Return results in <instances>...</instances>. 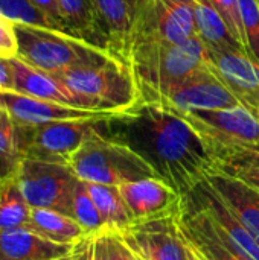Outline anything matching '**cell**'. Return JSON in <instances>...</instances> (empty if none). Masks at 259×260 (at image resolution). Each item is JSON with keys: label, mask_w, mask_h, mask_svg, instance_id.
<instances>
[{"label": "cell", "mask_w": 259, "mask_h": 260, "mask_svg": "<svg viewBox=\"0 0 259 260\" xmlns=\"http://www.w3.org/2000/svg\"><path fill=\"white\" fill-rule=\"evenodd\" d=\"M102 134L140 155L180 195L215 171L214 157L194 126L159 102L140 101L101 122Z\"/></svg>", "instance_id": "6da1fadb"}, {"label": "cell", "mask_w": 259, "mask_h": 260, "mask_svg": "<svg viewBox=\"0 0 259 260\" xmlns=\"http://www.w3.org/2000/svg\"><path fill=\"white\" fill-rule=\"evenodd\" d=\"M15 34L18 43L17 58L52 75L76 67L98 66L118 58L107 49L49 27L15 23Z\"/></svg>", "instance_id": "7a4b0ae2"}, {"label": "cell", "mask_w": 259, "mask_h": 260, "mask_svg": "<svg viewBox=\"0 0 259 260\" xmlns=\"http://www.w3.org/2000/svg\"><path fill=\"white\" fill-rule=\"evenodd\" d=\"M127 61L143 94L160 91L206 67V47L197 37L182 43H140L130 49Z\"/></svg>", "instance_id": "3957f363"}, {"label": "cell", "mask_w": 259, "mask_h": 260, "mask_svg": "<svg viewBox=\"0 0 259 260\" xmlns=\"http://www.w3.org/2000/svg\"><path fill=\"white\" fill-rule=\"evenodd\" d=\"M67 166L82 181L118 187L157 177L154 169L133 149L102 134L101 125L69 158Z\"/></svg>", "instance_id": "277c9868"}, {"label": "cell", "mask_w": 259, "mask_h": 260, "mask_svg": "<svg viewBox=\"0 0 259 260\" xmlns=\"http://www.w3.org/2000/svg\"><path fill=\"white\" fill-rule=\"evenodd\" d=\"M55 76L76 94L90 101L98 111L122 113L140 102L134 72L121 58H113L98 66L70 69Z\"/></svg>", "instance_id": "5b68a950"}, {"label": "cell", "mask_w": 259, "mask_h": 260, "mask_svg": "<svg viewBox=\"0 0 259 260\" xmlns=\"http://www.w3.org/2000/svg\"><path fill=\"white\" fill-rule=\"evenodd\" d=\"M15 180L32 209H50L73 218V197L79 178L67 165L23 158Z\"/></svg>", "instance_id": "8992f818"}, {"label": "cell", "mask_w": 259, "mask_h": 260, "mask_svg": "<svg viewBox=\"0 0 259 260\" xmlns=\"http://www.w3.org/2000/svg\"><path fill=\"white\" fill-rule=\"evenodd\" d=\"M180 116L202 136L211 154L221 149L259 151V117L244 105L194 111Z\"/></svg>", "instance_id": "52a82bcc"}, {"label": "cell", "mask_w": 259, "mask_h": 260, "mask_svg": "<svg viewBox=\"0 0 259 260\" xmlns=\"http://www.w3.org/2000/svg\"><path fill=\"white\" fill-rule=\"evenodd\" d=\"M102 119L60 120L34 126L17 125L21 154L24 158L67 165L81 145L99 129Z\"/></svg>", "instance_id": "ba28073f"}, {"label": "cell", "mask_w": 259, "mask_h": 260, "mask_svg": "<svg viewBox=\"0 0 259 260\" xmlns=\"http://www.w3.org/2000/svg\"><path fill=\"white\" fill-rule=\"evenodd\" d=\"M140 101L159 102L179 114L241 105L232 91L208 67L197 70L160 91L143 93L140 94Z\"/></svg>", "instance_id": "9c48e42d"}, {"label": "cell", "mask_w": 259, "mask_h": 260, "mask_svg": "<svg viewBox=\"0 0 259 260\" xmlns=\"http://www.w3.org/2000/svg\"><path fill=\"white\" fill-rule=\"evenodd\" d=\"M194 37L191 0H143L130 49L140 43H182Z\"/></svg>", "instance_id": "30bf717a"}, {"label": "cell", "mask_w": 259, "mask_h": 260, "mask_svg": "<svg viewBox=\"0 0 259 260\" xmlns=\"http://www.w3.org/2000/svg\"><path fill=\"white\" fill-rule=\"evenodd\" d=\"M177 216L137 221L114 233L121 236L139 259L194 260L180 235Z\"/></svg>", "instance_id": "8fae6325"}, {"label": "cell", "mask_w": 259, "mask_h": 260, "mask_svg": "<svg viewBox=\"0 0 259 260\" xmlns=\"http://www.w3.org/2000/svg\"><path fill=\"white\" fill-rule=\"evenodd\" d=\"M206 67L250 111H259V58L246 47L229 50L206 49Z\"/></svg>", "instance_id": "7c38bea8"}, {"label": "cell", "mask_w": 259, "mask_h": 260, "mask_svg": "<svg viewBox=\"0 0 259 260\" xmlns=\"http://www.w3.org/2000/svg\"><path fill=\"white\" fill-rule=\"evenodd\" d=\"M183 197H186L209 218L215 233L231 248L241 253L247 259L259 260V242L229 210V207L223 203L217 190L209 184L206 178Z\"/></svg>", "instance_id": "4fadbf2b"}, {"label": "cell", "mask_w": 259, "mask_h": 260, "mask_svg": "<svg viewBox=\"0 0 259 260\" xmlns=\"http://www.w3.org/2000/svg\"><path fill=\"white\" fill-rule=\"evenodd\" d=\"M0 108L6 111L15 125L34 126L60 120H82V119H102L116 113H104L69 107L38 98H32L14 90L0 91Z\"/></svg>", "instance_id": "5bb4252c"}, {"label": "cell", "mask_w": 259, "mask_h": 260, "mask_svg": "<svg viewBox=\"0 0 259 260\" xmlns=\"http://www.w3.org/2000/svg\"><path fill=\"white\" fill-rule=\"evenodd\" d=\"M177 225L186 247L197 260H250L231 248L215 233L209 218L183 195Z\"/></svg>", "instance_id": "9a60e30c"}, {"label": "cell", "mask_w": 259, "mask_h": 260, "mask_svg": "<svg viewBox=\"0 0 259 260\" xmlns=\"http://www.w3.org/2000/svg\"><path fill=\"white\" fill-rule=\"evenodd\" d=\"M119 190L134 222L177 216L180 213L182 195L157 177L125 183L119 186Z\"/></svg>", "instance_id": "2e32d148"}, {"label": "cell", "mask_w": 259, "mask_h": 260, "mask_svg": "<svg viewBox=\"0 0 259 260\" xmlns=\"http://www.w3.org/2000/svg\"><path fill=\"white\" fill-rule=\"evenodd\" d=\"M142 3L143 0H93L107 49L124 61L128 56Z\"/></svg>", "instance_id": "e0dca14e"}, {"label": "cell", "mask_w": 259, "mask_h": 260, "mask_svg": "<svg viewBox=\"0 0 259 260\" xmlns=\"http://www.w3.org/2000/svg\"><path fill=\"white\" fill-rule=\"evenodd\" d=\"M11 64L14 70V91L69 107L98 111L90 101L70 90L58 76L35 69L17 56L11 59Z\"/></svg>", "instance_id": "ac0fdd59"}, {"label": "cell", "mask_w": 259, "mask_h": 260, "mask_svg": "<svg viewBox=\"0 0 259 260\" xmlns=\"http://www.w3.org/2000/svg\"><path fill=\"white\" fill-rule=\"evenodd\" d=\"M206 180L237 219L259 242V190L218 171L208 174Z\"/></svg>", "instance_id": "d6986e66"}, {"label": "cell", "mask_w": 259, "mask_h": 260, "mask_svg": "<svg viewBox=\"0 0 259 260\" xmlns=\"http://www.w3.org/2000/svg\"><path fill=\"white\" fill-rule=\"evenodd\" d=\"M73 244H61L29 230L0 232V260H60Z\"/></svg>", "instance_id": "ffe728a7"}, {"label": "cell", "mask_w": 259, "mask_h": 260, "mask_svg": "<svg viewBox=\"0 0 259 260\" xmlns=\"http://www.w3.org/2000/svg\"><path fill=\"white\" fill-rule=\"evenodd\" d=\"M195 24V37L211 50H229L244 47L232 34L226 20L206 0H191Z\"/></svg>", "instance_id": "44dd1931"}, {"label": "cell", "mask_w": 259, "mask_h": 260, "mask_svg": "<svg viewBox=\"0 0 259 260\" xmlns=\"http://www.w3.org/2000/svg\"><path fill=\"white\" fill-rule=\"evenodd\" d=\"M60 5L69 34L98 47L107 49L105 40L99 29L93 0H60Z\"/></svg>", "instance_id": "7402d4cb"}, {"label": "cell", "mask_w": 259, "mask_h": 260, "mask_svg": "<svg viewBox=\"0 0 259 260\" xmlns=\"http://www.w3.org/2000/svg\"><path fill=\"white\" fill-rule=\"evenodd\" d=\"M84 183L105 222L107 232H121L122 229L134 222L131 212L118 186H107L87 181Z\"/></svg>", "instance_id": "603a6c76"}, {"label": "cell", "mask_w": 259, "mask_h": 260, "mask_svg": "<svg viewBox=\"0 0 259 260\" xmlns=\"http://www.w3.org/2000/svg\"><path fill=\"white\" fill-rule=\"evenodd\" d=\"M31 232L61 244H75L85 235L75 218L50 209L31 210Z\"/></svg>", "instance_id": "cb8c5ba5"}, {"label": "cell", "mask_w": 259, "mask_h": 260, "mask_svg": "<svg viewBox=\"0 0 259 260\" xmlns=\"http://www.w3.org/2000/svg\"><path fill=\"white\" fill-rule=\"evenodd\" d=\"M31 210L15 178L0 181V232H31Z\"/></svg>", "instance_id": "d4e9b609"}, {"label": "cell", "mask_w": 259, "mask_h": 260, "mask_svg": "<svg viewBox=\"0 0 259 260\" xmlns=\"http://www.w3.org/2000/svg\"><path fill=\"white\" fill-rule=\"evenodd\" d=\"M215 171L238 178L259 190V152L250 149L215 151Z\"/></svg>", "instance_id": "484cf974"}, {"label": "cell", "mask_w": 259, "mask_h": 260, "mask_svg": "<svg viewBox=\"0 0 259 260\" xmlns=\"http://www.w3.org/2000/svg\"><path fill=\"white\" fill-rule=\"evenodd\" d=\"M23 158L17 125L11 116L0 108V181L15 178Z\"/></svg>", "instance_id": "4316f807"}, {"label": "cell", "mask_w": 259, "mask_h": 260, "mask_svg": "<svg viewBox=\"0 0 259 260\" xmlns=\"http://www.w3.org/2000/svg\"><path fill=\"white\" fill-rule=\"evenodd\" d=\"M73 218L82 227L85 235H104L107 233L105 222L92 200L85 183L82 180L78 181L73 197Z\"/></svg>", "instance_id": "83f0119b"}, {"label": "cell", "mask_w": 259, "mask_h": 260, "mask_svg": "<svg viewBox=\"0 0 259 260\" xmlns=\"http://www.w3.org/2000/svg\"><path fill=\"white\" fill-rule=\"evenodd\" d=\"M0 14H3L14 23L41 26L58 30L56 26L43 12H40L31 0H0Z\"/></svg>", "instance_id": "f1b7e54d"}, {"label": "cell", "mask_w": 259, "mask_h": 260, "mask_svg": "<svg viewBox=\"0 0 259 260\" xmlns=\"http://www.w3.org/2000/svg\"><path fill=\"white\" fill-rule=\"evenodd\" d=\"M241 24L244 30L246 49L259 58V2L258 0H238Z\"/></svg>", "instance_id": "f546056e"}, {"label": "cell", "mask_w": 259, "mask_h": 260, "mask_svg": "<svg viewBox=\"0 0 259 260\" xmlns=\"http://www.w3.org/2000/svg\"><path fill=\"white\" fill-rule=\"evenodd\" d=\"M206 2L218 11V14L229 24V27H231L232 34L235 35V38L238 40V43L246 47L244 30H243L240 9H238V0H206Z\"/></svg>", "instance_id": "4dcf8cb0"}, {"label": "cell", "mask_w": 259, "mask_h": 260, "mask_svg": "<svg viewBox=\"0 0 259 260\" xmlns=\"http://www.w3.org/2000/svg\"><path fill=\"white\" fill-rule=\"evenodd\" d=\"M99 242L105 260H137L136 254L130 250V247L114 232H107L101 235Z\"/></svg>", "instance_id": "1f68e13d"}, {"label": "cell", "mask_w": 259, "mask_h": 260, "mask_svg": "<svg viewBox=\"0 0 259 260\" xmlns=\"http://www.w3.org/2000/svg\"><path fill=\"white\" fill-rule=\"evenodd\" d=\"M18 53L15 23L0 14V58L12 59Z\"/></svg>", "instance_id": "d6a6232c"}, {"label": "cell", "mask_w": 259, "mask_h": 260, "mask_svg": "<svg viewBox=\"0 0 259 260\" xmlns=\"http://www.w3.org/2000/svg\"><path fill=\"white\" fill-rule=\"evenodd\" d=\"M99 236L101 235H84L78 239L69 253V260H98Z\"/></svg>", "instance_id": "836d02e7"}, {"label": "cell", "mask_w": 259, "mask_h": 260, "mask_svg": "<svg viewBox=\"0 0 259 260\" xmlns=\"http://www.w3.org/2000/svg\"><path fill=\"white\" fill-rule=\"evenodd\" d=\"M34 3V6L43 12L55 26L58 30L61 32H67V27H66V23H64V17H63V11H61V5H60V0H31Z\"/></svg>", "instance_id": "e575fe53"}, {"label": "cell", "mask_w": 259, "mask_h": 260, "mask_svg": "<svg viewBox=\"0 0 259 260\" xmlns=\"http://www.w3.org/2000/svg\"><path fill=\"white\" fill-rule=\"evenodd\" d=\"M14 90V70L11 59L0 58V91Z\"/></svg>", "instance_id": "d590c367"}, {"label": "cell", "mask_w": 259, "mask_h": 260, "mask_svg": "<svg viewBox=\"0 0 259 260\" xmlns=\"http://www.w3.org/2000/svg\"><path fill=\"white\" fill-rule=\"evenodd\" d=\"M98 260H105L104 257V253H102V247H101V242L98 239Z\"/></svg>", "instance_id": "8d00e7d4"}, {"label": "cell", "mask_w": 259, "mask_h": 260, "mask_svg": "<svg viewBox=\"0 0 259 260\" xmlns=\"http://www.w3.org/2000/svg\"><path fill=\"white\" fill-rule=\"evenodd\" d=\"M60 260H69V256H67V257H64V259H60Z\"/></svg>", "instance_id": "74e56055"}, {"label": "cell", "mask_w": 259, "mask_h": 260, "mask_svg": "<svg viewBox=\"0 0 259 260\" xmlns=\"http://www.w3.org/2000/svg\"><path fill=\"white\" fill-rule=\"evenodd\" d=\"M136 257H137V256H136ZM137 260H142V259H139V257H137Z\"/></svg>", "instance_id": "f35d334b"}, {"label": "cell", "mask_w": 259, "mask_h": 260, "mask_svg": "<svg viewBox=\"0 0 259 260\" xmlns=\"http://www.w3.org/2000/svg\"><path fill=\"white\" fill-rule=\"evenodd\" d=\"M192 257H194V256H192ZM194 260H197V259H195V257H194Z\"/></svg>", "instance_id": "ab89813d"}, {"label": "cell", "mask_w": 259, "mask_h": 260, "mask_svg": "<svg viewBox=\"0 0 259 260\" xmlns=\"http://www.w3.org/2000/svg\"><path fill=\"white\" fill-rule=\"evenodd\" d=\"M258 117H259V111H258Z\"/></svg>", "instance_id": "60d3db41"}, {"label": "cell", "mask_w": 259, "mask_h": 260, "mask_svg": "<svg viewBox=\"0 0 259 260\" xmlns=\"http://www.w3.org/2000/svg\"><path fill=\"white\" fill-rule=\"evenodd\" d=\"M258 152H259V151H258Z\"/></svg>", "instance_id": "b9f144b4"}, {"label": "cell", "mask_w": 259, "mask_h": 260, "mask_svg": "<svg viewBox=\"0 0 259 260\" xmlns=\"http://www.w3.org/2000/svg\"><path fill=\"white\" fill-rule=\"evenodd\" d=\"M258 2H259V0H258Z\"/></svg>", "instance_id": "7bdbcfd3"}]
</instances>
